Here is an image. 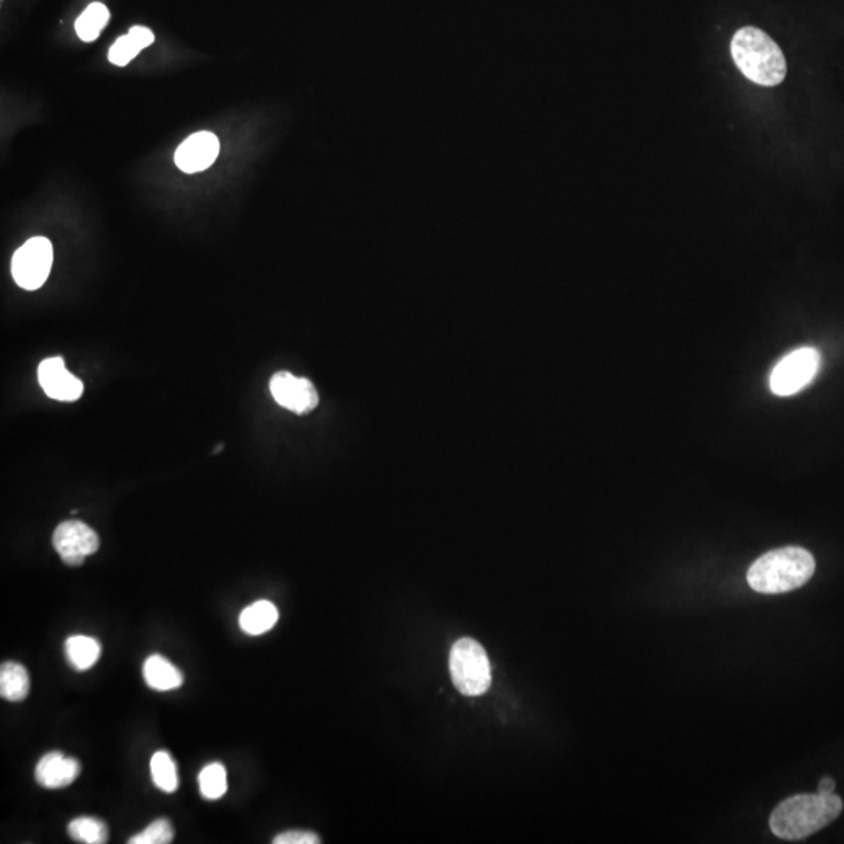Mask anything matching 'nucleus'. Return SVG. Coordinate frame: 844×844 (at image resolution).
Wrapping results in <instances>:
<instances>
[{"mask_svg":"<svg viewBox=\"0 0 844 844\" xmlns=\"http://www.w3.org/2000/svg\"><path fill=\"white\" fill-rule=\"evenodd\" d=\"M841 812L843 801L837 794H798L777 805L769 827L780 840H804L834 823Z\"/></svg>","mask_w":844,"mask_h":844,"instance_id":"nucleus-1","label":"nucleus"},{"mask_svg":"<svg viewBox=\"0 0 844 844\" xmlns=\"http://www.w3.org/2000/svg\"><path fill=\"white\" fill-rule=\"evenodd\" d=\"M815 557L798 546L774 549L752 563L748 583L763 594H782L801 588L815 574Z\"/></svg>","mask_w":844,"mask_h":844,"instance_id":"nucleus-2","label":"nucleus"},{"mask_svg":"<svg viewBox=\"0 0 844 844\" xmlns=\"http://www.w3.org/2000/svg\"><path fill=\"white\" fill-rule=\"evenodd\" d=\"M730 54L743 76L755 85L776 86L787 76L784 52L773 38L755 27H743L735 33Z\"/></svg>","mask_w":844,"mask_h":844,"instance_id":"nucleus-3","label":"nucleus"},{"mask_svg":"<svg viewBox=\"0 0 844 844\" xmlns=\"http://www.w3.org/2000/svg\"><path fill=\"white\" fill-rule=\"evenodd\" d=\"M452 682L460 693L477 698L491 687V665L479 641L462 638L452 646L449 657Z\"/></svg>","mask_w":844,"mask_h":844,"instance_id":"nucleus-4","label":"nucleus"},{"mask_svg":"<svg viewBox=\"0 0 844 844\" xmlns=\"http://www.w3.org/2000/svg\"><path fill=\"white\" fill-rule=\"evenodd\" d=\"M821 365V355L813 347H801L777 363L771 372L769 387L777 396L787 397L804 390L813 382Z\"/></svg>","mask_w":844,"mask_h":844,"instance_id":"nucleus-5","label":"nucleus"},{"mask_svg":"<svg viewBox=\"0 0 844 844\" xmlns=\"http://www.w3.org/2000/svg\"><path fill=\"white\" fill-rule=\"evenodd\" d=\"M54 263V247L44 237L30 238L13 255L11 274L24 290H38L51 274Z\"/></svg>","mask_w":844,"mask_h":844,"instance_id":"nucleus-6","label":"nucleus"},{"mask_svg":"<svg viewBox=\"0 0 844 844\" xmlns=\"http://www.w3.org/2000/svg\"><path fill=\"white\" fill-rule=\"evenodd\" d=\"M269 390L280 407L296 415H307L319 404L315 385L304 377L293 376L291 372H276L269 382Z\"/></svg>","mask_w":844,"mask_h":844,"instance_id":"nucleus-7","label":"nucleus"},{"mask_svg":"<svg viewBox=\"0 0 844 844\" xmlns=\"http://www.w3.org/2000/svg\"><path fill=\"white\" fill-rule=\"evenodd\" d=\"M54 548L68 566H80L99 549L97 533L82 521H65L55 529Z\"/></svg>","mask_w":844,"mask_h":844,"instance_id":"nucleus-8","label":"nucleus"},{"mask_svg":"<svg viewBox=\"0 0 844 844\" xmlns=\"http://www.w3.org/2000/svg\"><path fill=\"white\" fill-rule=\"evenodd\" d=\"M38 380L44 393L61 402H74L83 394L82 380L72 376L61 357L46 358L38 368Z\"/></svg>","mask_w":844,"mask_h":844,"instance_id":"nucleus-9","label":"nucleus"},{"mask_svg":"<svg viewBox=\"0 0 844 844\" xmlns=\"http://www.w3.org/2000/svg\"><path fill=\"white\" fill-rule=\"evenodd\" d=\"M221 151L218 136L211 132H197L188 136L179 149H177V168L182 169L186 174L202 172L210 168L218 158Z\"/></svg>","mask_w":844,"mask_h":844,"instance_id":"nucleus-10","label":"nucleus"},{"mask_svg":"<svg viewBox=\"0 0 844 844\" xmlns=\"http://www.w3.org/2000/svg\"><path fill=\"white\" fill-rule=\"evenodd\" d=\"M82 766L76 759L66 757L60 751L49 752L38 762L35 779L41 787L49 790L69 787L79 777Z\"/></svg>","mask_w":844,"mask_h":844,"instance_id":"nucleus-11","label":"nucleus"},{"mask_svg":"<svg viewBox=\"0 0 844 844\" xmlns=\"http://www.w3.org/2000/svg\"><path fill=\"white\" fill-rule=\"evenodd\" d=\"M143 676L146 684L157 691H171L183 685V674L163 655L154 654L144 662Z\"/></svg>","mask_w":844,"mask_h":844,"instance_id":"nucleus-12","label":"nucleus"},{"mask_svg":"<svg viewBox=\"0 0 844 844\" xmlns=\"http://www.w3.org/2000/svg\"><path fill=\"white\" fill-rule=\"evenodd\" d=\"M155 41L154 33L146 27L136 26L130 29L129 35L121 36L111 46L108 60L116 66H127L130 61L140 54L143 49L151 46Z\"/></svg>","mask_w":844,"mask_h":844,"instance_id":"nucleus-13","label":"nucleus"},{"mask_svg":"<svg viewBox=\"0 0 844 844\" xmlns=\"http://www.w3.org/2000/svg\"><path fill=\"white\" fill-rule=\"evenodd\" d=\"M279 621V610L269 601H257L244 608L240 615V627L247 635L257 637L269 632Z\"/></svg>","mask_w":844,"mask_h":844,"instance_id":"nucleus-14","label":"nucleus"},{"mask_svg":"<svg viewBox=\"0 0 844 844\" xmlns=\"http://www.w3.org/2000/svg\"><path fill=\"white\" fill-rule=\"evenodd\" d=\"M30 677L21 663L7 662L0 668V694L10 702H21L29 696Z\"/></svg>","mask_w":844,"mask_h":844,"instance_id":"nucleus-15","label":"nucleus"},{"mask_svg":"<svg viewBox=\"0 0 844 844\" xmlns=\"http://www.w3.org/2000/svg\"><path fill=\"white\" fill-rule=\"evenodd\" d=\"M66 659L77 671H88L101 657V644L96 638L85 635L69 637L65 644Z\"/></svg>","mask_w":844,"mask_h":844,"instance_id":"nucleus-16","label":"nucleus"},{"mask_svg":"<svg viewBox=\"0 0 844 844\" xmlns=\"http://www.w3.org/2000/svg\"><path fill=\"white\" fill-rule=\"evenodd\" d=\"M110 21V11L104 4H91L76 22V32L85 43L97 40Z\"/></svg>","mask_w":844,"mask_h":844,"instance_id":"nucleus-17","label":"nucleus"},{"mask_svg":"<svg viewBox=\"0 0 844 844\" xmlns=\"http://www.w3.org/2000/svg\"><path fill=\"white\" fill-rule=\"evenodd\" d=\"M151 774L154 784L165 793H174L179 788V774L176 762L166 751H158L152 755Z\"/></svg>","mask_w":844,"mask_h":844,"instance_id":"nucleus-18","label":"nucleus"},{"mask_svg":"<svg viewBox=\"0 0 844 844\" xmlns=\"http://www.w3.org/2000/svg\"><path fill=\"white\" fill-rule=\"evenodd\" d=\"M68 834L72 840L86 844H104L108 841V827L104 821L91 816H82L71 821Z\"/></svg>","mask_w":844,"mask_h":844,"instance_id":"nucleus-19","label":"nucleus"},{"mask_svg":"<svg viewBox=\"0 0 844 844\" xmlns=\"http://www.w3.org/2000/svg\"><path fill=\"white\" fill-rule=\"evenodd\" d=\"M201 794L208 801H218L227 793V771L221 763H210L199 774Z\"/></svg>","mask_w":844,"mask_h":844,"instance_id":"nucleus-20","label":"nucleus"},{"mask_svg":"<svg viewBox=\"0 0 844 844\" xmlns=\"http://www.w3.org/2000/svg\"><path fill=\"white\" fill-rule=\"evenodd\" d=\"M174 838V830L168 819L161 818L149 824L141 834L130 838V844H168Z\"/></svg>","mask_w":844,"mask_h":844,"instance_id":"nucleus-21","label":"nucleus"},{"mask_svg":"<svg viewBox=\"0 0 844 844\" xmlns=\"http://www.w3.org/2000/svg\"><path fill=\"white\" fill-rule=\"evenodd\" d=\"M274 844H318L321 843V838L313 832H304V830H290L285 834L277 835Z\"/></svg>","mask_w":844,"mask_h":844,"instance_id":"nucleus-22","label":"nucleus"},{"mask_svg":"<svg viewBox=\"0 0 844 844\" xmlns=\"http://www.w3.org/2000/svg\"><path fill=\"white\" fill-rule=\"evenodd\" d=\"M835 787H837V784H835V780L832 777H823V779L819 780L818 793H834Z\"/></svg>","mask_w":844,"mask_h":844,"instance_id":"nucleus-23","label":"nucleus"}]
</instances>
